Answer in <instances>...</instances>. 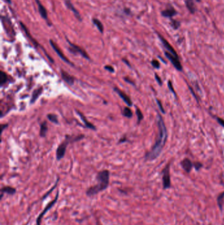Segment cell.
Masks as SVG:
<instances>
[{"label":"cell","instance_id":"obj_3","mask_svg":"<svg viewBox=\"0 0 224 225\" xmlns=\"http://www.w3.org/2000/svg\"><path fill=\"white\" fill-rule=\"evenodd\" d=\"M84 138V135H79L76 137H71V136H67L65 140L61 143V145L57 148V152H56V158L57 161H59L63 159L65 155L66 150L67 146L70 142H74L76 141H78L82 140Z\"/></svg>","mask_w":224,"mask_h":225},{"label":"cell","instance_id":"obj_37","mask_svg":"<svg viewBox=\"0 0 224 225\" xmlns=\"http://www.w3.org/2000/svg\"><path fill=\"white\" fill-rule=\"evenodd\" d=\"M216 120L221 126H222L223 127H224V120L221 119L220 117H216Z\"/></svg>","mask_w":224,"mask_h":225},{"label":"cell","instance_id":"obj_40","mask_svg":"<svg viewBox=\"0 0 224 225\" xmlns=\"http://www.w3.org/2000/svg\"><path fill=\"white\" fill-rule=\"evenodd\" d=\"M123 61L124 62V63H126V64H127V65H128V66H129V67H130V65H129V63H128V61L127 60H126V59H123Z\"/></svg>","mask_w":224,"mask_h":225},{"label":"cell","instance_id":"obj_5","mask_svg":"<svg viewBox=\"0 0 224 225\" xmlns=\"http://www.w3.org/2000/svg\"><path fill=\"white\" fill-rule=\"evenodd\" d=\"M19 24H20V26H21L22 29L23 30H24L25 33L26 34V36L28 37V38L30 40V41L32 42V43L33 44V45L35 46V47H36V48H38V47H40L41 48H42V49L44 50V54H45V55H46L47 57H48V58L49 59V60L51 63H54V60H53V59L51 58V57H50V56H49L48 54L46 53V51L44 50V49L42 47V46H40V45L38 44V42L36 41V40H35V39L30 35V32H29V30H28V29L27 28L26 26H25V25H24V23L22 22H19Z\"/></svg>","mask_w":224,"mask_h":225},{"label":"cell","instance_id":"obj_9","mask_svg":"<svg viewBox=\"0 0 224 225\" xmlns=\"http://www.w3.org/2000/svg\"><path fill=\"white\" fill-rule=\"evenodd\" d=\"M163 187L164 189H168L171 186V180L170 175V165L168 164L163 170L162 176Z\"/></svg>","mask_w":224,"mask_h":225},{"label":"cell","instance_id":"obj_7","mask_svg":"<svg viewBox=\"0 0 224 225\" xmlns=\"http://www.w3.org/2000/svg\"><path fill=\"white\" fill-rule=\"evenodd\" d=\"M2 21L4 25V28H5V30H6L7 35L9 36V37H15V32L14 31L12 23H11L10 19L7 16H2Z\"/></svg>","mask_w":224,"mask_h":225},{"label":"cell","instance_id":"obj_34","mask_svg":"<svg viewBox=\"0 0 224 225\" xmlns=\"http://www.w3.org/2000/svg\"><path fill=\"white\" fill-rule=\"evenodd\" d=\"M155 79H156V80L157 81V82L158 83V84L161 86V85L162 84V80H161V77H159L158 75L157 74H156V73L155 74Z\"/></svg>","mask_w":224,"mask_h":225},{"label":"cell","instance_id":"obj_25","mask_svg":"<svg viewBox=\"0 0 224 225\" xmlns=\"http://www.w3.org/2000/svg\"><path fill=\"white\" fill-rule=\"evenodd\" d=\"M122 113H123L124 116L128 117V118H131L133 115L132 110L129 107H125L124 109V111H123Z\"/></svg>","mask_w":224,"mask_h":225},{"label":"cell","instance_id":"obj_11","mask_svg":"<svg viewBox=\"0 0 224 225\" xmlns=\"http://www.w3.org/2000/svg\"><path fill=\"white\" fill-rule=\"evenodd\" d=\"M49 43H50V45L52 47V48L54 49V51H55L56 54L58 55V57H59L63 61H64V62H66L67 63H68V64H70V65H71L72 66H74L73 63H72L67 58L66 56L64 55V54L62 52L61 50L60 49V48H58V46L54 41H53L52 40H49Z\"/></svg>","mask_w":224,"mask_h":225},{"label":"cell","instance_id":"obj_16","mask_svg":"<svg viewBox=\"0 0 224 225\" xmlns=\"http://www.w3.org/2000/svg\"><path fill=\"white\" fill-rule=\"evenodd\" d=\"M61 74L62 78L64 80V82L69 84L70 86H72L74 83V78L72 76H71L70 74L64 71L63 70L61 71Z\"/></svg>","mask_w":224,"mask_h":225},{"label":"cell","instance_id":"obj_32","mask_svg":"<svg viewBox=\"0 0 224 225\" xmlns=\"http://www.w3.org/2000/svg\"><path fill=\"white\" fill-rule=\"evenodd\" d=\"M168 88H169V89L170 90V91H172V93L175 96L176 94H175V91H174V88H173L172 83V82H171V80H169V81H168Z\"/></svg>","mask_w":224,"mask_h":225},{"label":"cell","instance_id":"obj_19","mask_svg":"<svg viewBox=\"0 0 224 225\" xmlns=\"http://www.w3.org/2000/svg\"><path fill=\"white\" fill-rule=\"evenodd\" d=\"M185 5H186V7H187V9L191 13L194 14L196 12L197 8H196L195 5H194L193 0H186Z\"/></svg>","mask_w":224,"mask_h":225},{"label":"cell","instance_id":"obj_21","mask_svg":"<svg viewBox=\"0 0 224 225\" xmlns=\"http://www.w3.org/2000/svg\"><path fill=\"white\" fill-rule=\"evenodd\" d=\"M92 22L93 23V25L96 26L98 30L101 34H103L104 32V26L103 25V23L101 22V21H99L98 19L93 18L92 19Z\"/></svg>","mask_w":224,"mask_h":225},{"label":"cell","instance_id":"obj_18","mask_svg":"<svg viewBox=\"0 0 224 225\" xmlns=\"http://www.w3.org/2000/svg\"><path fill=\"white\" fill-rule=\"evenodd\" d=\"M77 113H78V114L80 115V117L82 120L83 121V123H84V124H85V126H86V127H87V129H91V130H96V126H94V125H93L91 123H90L89 121H87V119H86V117L84 116V115L83 114H82L81 112L78 111H77Z\"/></svg>","mask_w":224,"mask_h":225},{"label":"cell","instance_id":"obj_27","mask_svg":"<svg viewBox=\"0 0 224 225\" xmlns=\"http://www.w3.org/2000/svg\"><path fill=\"white\" fill-rule=\"evenodd\" d=\"M170 25L172 26L174 30H177L180 27L181 25V22L178 21H175V20H172L170 22Z\"/></svg>","mask_w":224,"mask_h":225},{"label":"cell","instance_id":"obj_31","mask_svg":"<svg viewBox=\"0 0 224 225\" xmlns=\"http://www.w3.org/2000/svg\"><path fill=\"white\" fill-rule=\"evenodd\" d=\"M156 102H157V104H158V107H159V109H160L162 113H165V111H164V108H163V106H162V103L161 102V101H159V100H157V99H156Z\"/></svg>","mask_w":224,"mask_h":225},{"label":"cell","instance_id":"obj_22","mask_svg":"<svg viewBox=\"0 0 224 225\" xmlns=\"http://www.w3.org/2000/svg\"><path fill=\"white\" fill-rule=\"evenodd\" d=\"M2 193H5L9 195H13L16 193V189L11 186H5L1 190Z\"/></svg>","mask_w":224,"mask_h":225},{"label":"cell","instance_id":"obj_33","mask_svg":"<svg viewBox=\"0 0 224 225\" xmlns=\"http://www.w3.org/2000/svg\"><path fill=\"white\" fill-rule=\"evenodd\" d=\"M58 179H57V182H56V183H55V186H54V187H53L50 190H49V191L48 192V193H46L45 194V195L44 196V197H43V199H45L46 197H47V196H48L52 191H53V190H54L55 188V187L57 186V183H58Z\"/></svg>","mask_w":224,"mask_h":225},{"label":"cell","instance_id":"obj_26","mask_svg":"<svg viewBox=\"0 0 224 225\" xmlns=\"http://www.w3.org/2000/svg\"><path fill=\"white\" fill-rule=\"evenodd\" d=\"M48 119L51 121V122L54 123L55 124H58V120L57 116L54 114H48Z\"/></svg>","mask_w":224,"mask_h":225},{"label":"cell","instance_id":"obj_12","mask_svg":"<svg viewBox=\"0 0 224 225\" xmlns=\"http://www.w3.org/2000/svg\"><path fill=\"white\" fill-rule=\"evenodd\" d=\"M156 34H157V35H158L159 39H160L161 42H162L163 46H164V47L165 48H166V49L167 50V51H168L169 53L172 54V55H175V56H176V57H178V54H177V52L175 51V49H174V48L169 44V42L167 41V40H166V39H165V38L161 35V34H160L158 33V32H156Z\"/></svg>","mask_w":224,"mask_h":225},{"label":"cell","instance_id":"obj_35","mask_svg":"<svg viewBox=\"0 0 224 225\" xmlns=\"http://www.w3.org/2000/svg\"><path fill=\"white\" fill-rule=\"evenodd\" d=\"M105 68L106 69V70H107L108 71L110 72V73H114V68L110 66V65H107L105 67Z\"/></svg>","mask_w":224,"mask_h":225},{"label":"cell","instance_id":"obj_2","mask_svg":"<svg viewBox=\"0 0 224 225\" xmlns=\"http://www.w3.org/2000/svg\"><path fill=\"white\" fill-rule=\"evenodd\" d=\"M110 172L108 170L99 172L97 175V184L87 189L86 194L87 196H93L107 188L109 184Z\"/></svg>","mask_w":224,"mask_h":225},{"label":"cell","instance_id":"obj_28","mask_svg":"<svg viewBox=\"0 0 224 225\" xmlns=\"http://www.w3.org/2000/svg\"><path fill=\"white\" fill-rule=\"evenodd\" d=\"M224 198V192L222 193L219 196L217 197V204L218 205H219L220 208L222 209V206H223V199Z\"/></svg>","mask_w":224,"mask_h":225},{"label":"cell","instance_id":"obj_30","mask_svg":"<svg viewBox=\"0 0 224 225\" xmlns=\"http://www.w3.org/2000/svg\"><path fill=\"white\" fill-rule=\"evenodd\" d=\"M151 64L152 65V67L155 68H159L161 67V65H160V63H159L157 60L156 59H153L152 61H151Z\"/></svg>","mask_w":224,"mask_h":225},{"label":"cell","instance_id":"obj_24","mask_svg":"<svg viewBox=\"0 0 224 225\" xmlns=\"http://www.w3.org/2000/svg\"><path fill=\"white\" fill-rule=\"evenodd\" d=\"M8 80V77L7 74L3 71L0 72V86H3Z\"/></svg>","mask_w":224,"mask_h":225},{"label":"cell","instance_id":"obj_42","mask_svg":"<svg viewBox=\"0 0 224 225\" xmlns=\"http://www.w3.org/2000/svg\"><path fill=\"white\" fill-rule=\"evenodd\" d=\"M3 126H4V127H5V126H7V125H5H5H3ZM3 129H4V128H2V131H3Z\"/></svg>","mask_w":224,"mask_h":225},{"label":"cell","instance_id":"obj_20","mask_svg":"<svg viewBox=\"0 0 224 225\" xmlns=\"http://www.w3.org/2000/svg\"><path fill=\"white\" fill-rule=\"evenodd\" d=\"M42 91H43V88L42 87H40L39 88L33 91L32 95V99L30 100L31 103H34L35 101H36L38 100V98L39 97V96L41 94H42Z\"/></svg>","mask_w":224,"mask_h":225},{"label":"cell","instance_id":"obj_14","mask_svg":"<svg viewBox=\"0 0 224 225\" xmlns=\"http://www.w3.org/2000/svg\"><path fill=\"white\" fill-rule=\"evenodd\" d=\"M177 13H178V12L172 5H168L166 9H164L161 12L162 16L166 17V18H172V17L177 15Z\"/></svg>","mask_w":224,"mask_h":225},{"label":"cell","instance_id":"obj_10","mask_svg":"<svg viewBox=\"0 0 224 225\" xmlns=\"http://www.w3.org/2000/svg\"><path fill=\"white\" fill-rule=\"evenodd\" d=\"M58 198V192H57V194L56 195L55 198L54 200H53L52 201H51L49 204H48V205L45 207V208L42 211V212L40 214V215L38 217V218L36 219V224L37 225H41V222H42V220L44 216L45 215V213L48 212L51 208V207L55 204V203L57 201Z\"/></svg>","mask_w":224,"mask_h":225},{"label":"cell","instance_id":"obj_15","mask_svg":"<svg viewBox=\"0 0 224 225\" xmlns=\"http://www.w3.org/2000/svg\"><path fill=\"white\" fill-rule=\"evenodd\" d=\"M114 90L115 91H116V93L119 95V96L122 98V100L124 101L129 107L132 106V101L128 95H126L125 93H124L122 91H121L120 90L117 88H114Z\"/></svg>","mask_w":224,"mask_h":225},{"label":"cell","instance_id":"obj_36","mask_svg":"<svg viewBox=\"0 0 224 225\" xmlns=\"http://www.w3.org/2000/svg\"><path fill=\"white\" fill-rule=\"evenodd\" d=\"M193 165H194V168H195V169L197 170V171L199 170V169L203 166V165H202L201 163H199V162L195 163Z\"/></svg>","mask_w":224,"mask_h":225},{"label":"cell","instance_id":"obj_23","mask_svg":"<svg viewBox=\"0 0 224 225\" xmlns=\"http://www.w3.org/2000/svg\"><path fill=\"white\" fill-rule=\"evenodd\" d=\"M48 125H47V123L45 121L43 123L41 124L40 126V136L42 137H45L46 136V133L48 132Z\"/></svg>","mask_w":224,"mask_h":225},{"label":"cell","instance_id":"obj_1","mask_svg":"<svg viewBox=\"0 0 224 225\" xmlns=\"http://www.w3.org/2000/svg\"><path fill=\"white\" fill-rule=\"evenodd\" d=\"M158 134L156 142L151 151L146 154L145 159L147 160L152 161L157 158L161 154L167 140L168 134L166 127L162 117L159 114H158Z\"/></svg>","mask_w":224,"mask_h":225},{"label":"cell","instance_id":"obj_4","mask_svg":"<svg viewBox=\"0 0 224 225\" xmlns=\"http://www.w3.org/2000/svg\"><path fill=\"white\" fill-rule=\"evenodd\" d=\"M67 41L68 44H69V47L68 49L70 53L74 55L79 54L82 57H84V58H85L87 60L90 59V57H89V55H88V54L86 53V51L84 49H82V48L80 47V46H78L77 45L70 42V41L68 38H67Z\"/></svg>","mask_w":224,"mask_h":225},{"label":"cell","instance_id":"obj_39","mask_svg":"<svg viewBox=\"0 0 224 225\" xmlns=\"http://www.w3.org/2000/svg\"><path fill=\"white\" fill-rule=\"evenodd\" d=\"M124 80H126V82H128V83H129V84H133V85H135V84L132 81V80H129L128 78H124Z\"/></svg>","mask_w":224,"mask_h":225},{"label":"cell","instance_id":"obj_17","mask_svg":"<svg viewBox=\"0 0 224 225\" xmlns=\"http://www.w3.org/2000/svg\"><path fill=\"white\" fill-rule=\"evenodd\" d=\"M181 166L183 167V169H184L187 172H190L193 166V164L192 163L191 160L188 158H185L181 162Z\"/></svg>","mask_w":224,"mask_h":225},{"label":"cell","instance_id":"obj_6","mask_svg":"<svg viewBox=\"0 0 224 225\" xmlns=\"http://www.w3.org/2000/svg\"><path fill=\"white\" fill-rule=\"evenodd\" d=\"M36 2L37 5H38V12L40 14L41 17L42 19H44L46 22L47 24L49 26H51L52 23L50 22L49 18H48V11H47V9H45V7L44 6L43 4L42 3V2H40V0H35Z\"/></svg>","mask_w":224,"mask_h":225},{"label":"cell","instance_id":"obj_29","mask_svg":"<svg viewBox=\"0 0 224 225\" xmlns=\"http://www.w3.org/2000/svg\"><path fill=\"white\" fill-rule=\"evenodd\" d=\"M136 114L138 116V123H139L141 120L143 119V115L141 113V110L139 108H136Z\"/></svg>","mask_w":224,"mask_h":225},{"label":"cell","instance_id":"obj_8","mask_svg":"<svg viewBox=\"0 0 224 225\" xmlns=\"http://www.w3.org/2000/svg\"><path fill=\"white\" fill-rule=\"evenodd\" d=\"M165 55L167 57V58L170 61V62L172 63V65L174 66V67L177 69V70L179 71H181L182 70V66L181 63L179 59V57H176L172 54L169 53L168 51H165L164 52Z\"/></svg>","mask_w":224,"mask_h":225},{"label":"cell","instance_id":"obj_38","mask_svg":"<svg viewBox=\"0 0 224 225\" xmlns=\"http://www.w3.org/2000/svg\"><path fill=\"white\" fill-rule=\"evenodd\" d=\"M124 12L126 15H129L131 13V11L129 9H124Z\"/></svg>","mask_w":224,"mask_h":225},{"label":"cell","instance_id":"obj_41","mask_svg":"<svg viewBox=\"0 0 224 225\" xmlns=\"http://www.w3.org/2000/svg\"><path fill=\"white\" fill-rule=\"evenodd\" d=\"M5 1H6L9 4H11V3H12L11 2V0H5Z\"/></svg>","mask_w":224,"mask_h":225},{"label":"cell","instance_id":"obj_13","mask_svg":"<svg viewBox=\"0 0 224 225\" xmlns=\"http://www.w3.org/2000/svg\"><path fill=\"white\" fill-rule=\"evenodd\" d=\"M64 4H65L66 7L68 9L72 11V12L73 13L74 15L75 16V17L76 19H77L79 21L82 22V16L80 13L79 11L77 10V9H76L74 6V5L72 4V3L71 2V1L70 0H64Z\"/></svg>","mask_w":224,"mask_h":225}]
</instances>
